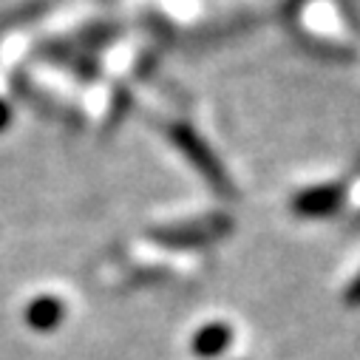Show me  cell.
<instances>
[{"label":"cell","instance_id":"7","mask_svg":"<svg viewBox=\"0 0 360 360\" xmlns=\"http://www.w3.org/2000/svg\"><path fill=\"white\" fill-rule=\"evenodd\" d=\"M9 120H12V111H9V105H6V103H0V131H4V128L9 125Z\"/></svg>","mask_w":360,"mask_h":360},{"label":"cell","instance_id":"3","mask_svg":"<svg viewBox=\"0 0 360 360\" xmlns=\"http://www.w3.org/2000/svg\"><path fill=\"white\" fill-rule=\"evenodd\" d=\"M343 199H346V191L338 182L307 188L292 199V213L301 219H326L343 207Z\"/></svg>","mask_w":360,"mask_h":360},{"label":"cell","instance_id":"1","mask_svg":"<svg viewBox=\"0 0 360 360\" xmlns=\"http://www.w3.org/2000/svg\"><path fill=\"white\" fill-rule=\"evenodd\" d=\"M170 139H173V145L191 159V165L207 179V182H210L219 193H224V196L230 193L227 170L221 167V162H219V156L213 153V148H210V145H207L191 125H173Z\"/></svg>","mask_w":360,"mask_h":360},{"label":"cell","instance_id":"2","mask_svg":"<svg viewBox=\"0 0 360 360\" xmlns=\"http://www.w3.org/2000/svg\"><path fill=\"white\" fill-rule=\"evenodd\" d=\"M230 230H233V221L227 216H205L196 221L150 230V238L159 244H167V247H205L210 241L224 238Z\"/></svg>","mask_w":360,"mask_h":360},{"label":"cell","instance_id":"6","mask_svg":"<svg viewBox=\"0 0 360 360\" xmlns=\"http://www.w3.org/2000/svg\"><path fill=\"white\" fill-rule=\"evenodd\" d=\"M343 304L352 307V309L360 307V273L346 284V290H343Z\"/></svg>","mask_w":360,"mask_h":360},{"label":"cell","instance_id":"5","mask_svg":"<svg viewBox=\"0 0 360 360\" xmlns=\"http://www.w3.org/2000/svg\"><path fill=\"white\" fill-rule=\"evenodd\" d=\"M230 343H233V329L227 323L213 321V323H205L202 329H196L191 349L199 360H216L230 349Z\"/></svg>","mask_w":360,"mask_h":360},{"label":"cell","instance_id":"4","mask_svg":"<svg viewBox=\"0 0 360 360\" xmlns=\"http://www.w3.org/2000/svg\"><path fill=\"white\" fill-rule=\"evenodd\" d=\"M23 321L34 332H54L65 321V304L60 298H54V295H37L23 309Z\"/></svg>","mask_w":360,"mask_h":360}]
</instances>
